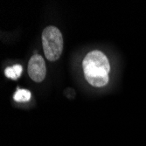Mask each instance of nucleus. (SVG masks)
Masks as SVG:
<instances>
[{"label":"nucleus","mask_w":146,"mask_h":146,"mask_svg":"<svg viewBox=\"0 0 146 146\" xmlns=\"http://www.w3.org/2000/svg\"><path fill=\"white\" fill-rule=\"evenodd\" d=\"M82 68L87 82L90 85L101 88L108 84L110 65L102 52L98 50L89 52L83 60Z\"/></svg>","instance_id":"1"},{"label":"nucleus","mask_w":146,"mask_h":146,"mask_svg":"<svg viewBox=\"0 0 146 146\" xmlns=\"http://www.w3.org/2000/svg\"><path fill=\"white\" fill-rule=\"evenodd\" d=\"M23 68L21 65H14L12 67H9L5 70V74L6 77L12 79V80H17L20 77L22 74Z\"/></svg>","instance_id":"4"},{"label":"nucleus","mask_w":146,"mask_h":146,"mask_svg":"<svg viewBox=\"0 0 146 146\" xmlns=\"http://www.w3.org/2000/svg\"><path fill=\"white\" fill-rule=\"evenodd\" d=\"M32 97L31 92L27 89H19L18 88L17 92L15 93L14 96V100L16 102H28Z\"/></svg>","instance_id":"5"},{"label":"nucleus","mask_w":146,"mask_h":146,"mask_svg":"<svg viewBox=\"0 0 146 146\" xmlns=\"http://www.w3.org/2000/svg\"><path fill=\"white\" fill-rule=\"evenodd\" d=\"M28 74L32 80L41 82L46 77V68L44 59L40 55H33L28 63Z\"/></svg>","instance_id":"3"},{"label":"nucleus","mask_w":146,"mask_h":146,"mask_svg":"<svg viewBox=\"0 0 146 146\" xmlns=\"http://www.w3.org/2000/svg\"><path fill=\"white\" fill-rule=\"evenodd\" d=\"M42 45L46 58L50 61L57 60L63 50V38L55 26H47L42 33Z\"/></svg>","instance_id":"2"}]
</instances>
